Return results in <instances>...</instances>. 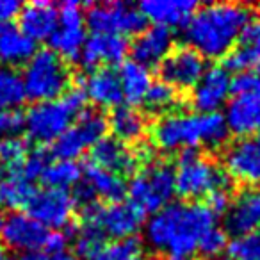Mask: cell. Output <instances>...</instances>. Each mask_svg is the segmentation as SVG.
I'll list each match as a JSON object with an SVG mask.
<instances>
[{"instance_id":"1","label":"cell","mask_w":260,"mask_h":260,"mask_svg":"<svg viewBox=\"0 0 260 260\" xmlns=\"http://www.w3.org/2000/svg\"><path fill=\"white\" fill-rule=\"evenodd\" d=\"M212 228H216V216L203 203L175 202L150 217L146 239L170 258H189Z\"/></svg>"},{"instance_id":"2","label":"cell","mask_w":260,"mask_h":260,"mask_svg":"<svg viewBox=\"0 0 260 260\" xmlns=\"http://www.w3.org/2000/svg\"><path fill=\"white\" fill-rule=\"evenodd\" d=\"M255 20L253 8L232 2L202 6L184 29L187 45L205 59H221L237 45L244 29Z\"/></svg>"},{"instance_id":"3","label":"cell","mask_w":260,"mask_h":260,"mask_svg":"<svg viewBox=\"0 0 260 260\" xmlns=\"http://www.w3.org/2000/svg\"><path fill=\"white\" fill-rule=\"evenodd\" d=\"M230 130L219 112L210 114H184V112H164L152 125V141L155 146L175 152L184 148L207 146L219 150L226 145Z\"/></svg>"},{"instance_id":"4","label":"cell","mask_w":260,"mask_h":260,"mask_svg":"<svg viewBox=\"0 0 260 260\" xmlns=\"http://www.w3.org/2000/svg\"><path fill=\"white\" fill-rule=\"evenodd\" d=\"M234 180L226 170L219 168L198 148L178 152L175 168V194L182 202H198L214 191H232Z\"/></svg>"},{"instance_id":"5","label":"cell","mask_w":260,"mask_h":260,"mask_svg":"<svg viewBox=\"0 0 260 260\" xmlns=\"http://www.w3.org/2000/svg\"><path fill=\"white\" fill-rule=\"evenodd\" d=\"M86 102L87 96L82 87H72L57 100L30 105L23 114L27 139L40 146L54 143L75 123L79 112L86 107Z\"/></svg>"},{"instance_id":"6","label":"cell","mask_w":260,"mask_h":260,"mask_svg":"<svg viewBox=\"0 0 260 260\" xmlns=\"http://www.w3.org/2000/svg\"><path fill=\"white\" fill-rule=\"evenodd\" d=\"M22 80L25 96L34 104H40L57 100L68 93L73 75L70 62H66L50 48H41L25 64Z\"/></svg>"},{"instance_id":"7","label":"cell","mask_w":260,"mask_h":260,"mask_svg":"<svg viewBox=\"0 0 260 260\" xmlns=\"http://www.w3.org/2000/svg\"><path fill=\"white\" fill-rule=\"evenodd\" d=\"M128 203L143 214H155L166 205L175 194V168L166 160L150 162L143 170L136 171L126 185Z\"/></svg>"},{"instance_id":"8","label":"cell","mask_w":260,"mask_h":260,"mask_svg":"<svg viewBox=\"0 0 260 260\" xmlns=\"http://www.w3.org/2000/svg\"><path fill=\"white\" fill-rule=\"evenodd\" d=\"M146 216L136 209L132 203H104L94 202L84 207L80 212V226H93L104 234V237H111L112 241L126 239L136 235L141 230Z\"/></svg>"},{"instance_id":"9","label":"cell","mask_w":260,"mask_h":260,"mask_svg":"<svg viewBox=\"0 0 260 260\" xmlns=\"http://www.w3.org/2000/svg\"><path fill=\"white\" fill-rule=\"evenodd\" d=\"M105 132H107V116L100 109L86 105L79 112L75 123L54 141L50 153L59 160H75L94 143L105 138Z\"/></svg>"},{"instance_id":"10","label":"cell","mask_w":260,"mask_h":260,"mask_svg":"<svg viewBox=\"0 0 260 260\" xmlns=\"http://www.w3.org/2000/svg\"><path fill=\"white\" fill-rule=\"evenodd\" d=\"M86 23L93 34H119L125 38L138 36L148 23L139 8L123 2L86 4Z\"/></svg>"},{"instance_id":"11","label":"cell","mask_w":260,"mask_h":260,"mask_svg":"<svg viewBox=\"0 0 260 260\" xmlns=\"http://www.w3.org/2000/svg\"><path fill=\"white\" fill-rule=\"evenodd\" d=\"M207 72V62L202 54L189 45H177L157 66L159 80L170 84L177 91L194 87Z\"/></svg>"},{"instance_id":"12","label":"cell","mask_w":260,"mask_h":260,"mask_svg":"<svg viewBox=\"0 0 260 260\" xmlns=\"http://www.w3.org/2000/svg\"><path fill=\"white\" fill-rule=\"evenodd\" d=\"M224 170L234 182L248 187L260 185V130L224 148Z\"/></svg>"},{"instance_id":"13","label":"cell","mask_w":260,"mask_h":260,"mask_svg":"<svg viewBox=\"0 0 260 260\" xmlns=\"http://www.w3.org/2000/svg\"><path fill=\"white\" fill-rule=\"evenodd\" d=\"M73 209H75V203L68 191L45 187L41 191H36V194L32 196L27 207V214L45 228L61 230L72 221Z\"/></svg>"},{"instance_id":"14","label":"cell","mask_w":260,"mask_h":260,"mask_svg":"<svg viewBox=\"0 0 260 260\" xmlns=\"http://www.w3.org/2000/svg\"><path fill=\"white\" fill-rule=\"evenodd\" d=\"M130 52V45L125 36L119 34H91L86 38L82 50H80V64L87 70H96L102 66L121 64L126 54Z\"/></svg>"},{"instance_id":"15","label":"cell","mask_w":260,"mask_h":260,"mask_svg":"<svg viewBox=\"0 0 260 260\" xmlns=\"http://www.w3.org/2000/svg\"><path fill=\"white\" fill-rule=\"evenodd\" d=\"M2 244L23 253L41 251L47 241L48 230L34 217L23 212L9 214L2 226Z\"/></svg>"},{"instance_id":"16","label":"cell","mask_w":260,"mask_h":260,"mask_svg":"<svg viewBox=\"0 0 260 260\" xmlns=\"http://www.w3.org/2000/svg\"><path fill=\"white\" fill-rule=\"evenodd\" d=\"M89 162L94 166L116 173L119 177H134L136 170L141 166L134 153V148H128L125 143L116 138H102L89 148Z\"/></svg>"},{"instance_id":"17","label":"cell","mask_w":260,"mask_h":260,"mask_svg":"<svg viewBox=\"0 0 260 260\" xmlns=\"http://www.w3.org/2000/svg\"><path fill=\"white\" fill-rule=\"evenodd\" d=\"M230 73L221 66L209 68L200 82L192 87L191 105L200 114H210L217 112V109L226 102L230 94Z\"/></svg>"},{"instance_id":"18","label":"cell","mask_w":260,"mask_h":260,"mask_svg":"<svg viewBox=\"0 0 260 260\" xmlns=\"http://www.w3.org/2000/svg\"><path fill=\"white\" fill-rule=\"evenodd\" d=\"M224 121L230 132L239 138L251 136L260 130V84L251 91L234 94L226 105Z\"/></svg>"},{"instance_id":"19","label":"cell","mask_w":260,"mask_h":260,"mask_svg":"<svg viewBox=\"0 0 260 260\" xmlns=\"http://www.w3.org/2000/svg\"><path fill=\"white\" fill-rule=\"evenodd\" d=\"M175 38L171 29L160 25L146 27L141 34L134 38L130 45V54L132 61L139 62L145 68H157L164 57L173 50Z\"/></svg>"},{"instance_id":"20","label":"cell","mask_w":260,"mask_h":260,"mask_svg":"<svg viewBox=\"0 0 260 260\" xmlns=\"http://www.w3.org/2000/svg\"><path fill=\"white\" fill-rule=\"evenodd\" d=\"M260 226V189H246L239 192L237 198L232 202L226 216L224 228L226 235L244 237L255 232Z\"/></svg>"},{"instance_id":"21","label":"cell","mask_w":260,"mask_h":260,"mask_svg":"<svg viewBox=\"0 0 260 260\" xmlns=\"http://www.w3.org/2000/svg\"><path fill=\"white\" fill-rule=\"evenodd\" d=\"M77 82L93 104L111 109L121 105V84H119L118 72L114 68L102 66V68L93 70L87 77H77Z\"/></svg>"},{"instance_id":"22","label":"cell","mask_w":260,"mask_h":260,"mask_svg":"<svg viewBox=\"0 0 260 260\" xmlns=\"http://www.w3.org/2000/svg\"><path fill=\"white\" fill-rule=\"evenodd\" d=\"M20 18V30L27 38L38 43V41L50 40L52 34L59 27V11L52 2L36 0L22 8L18 15Z\"/></svg>"},{"instance_id":"23","label":"cell","mask_w":260,"mask_h":260,"mask_svg":"<svg viewBox=\"0 0 260 260\" xmlns=\"http://www.w3.org/2000/svg\"><path fill=\"white\" fill-rule=\"evenodd\" d=\"M198 8L194 0H146L139 4V11L146 20L166 29L185 27Z\"/></svg>"},{"instance_id":"24","label":"cell","mask_w":260,"mask_h":260,"mask_svg":"<svg viewBox=\"0 0 260 260\" xmlns=\"http://www.w3.org/2000/svg\"><path fill=\"white\" fill-rule=\"evenodd\" d=\"M36 52L38 45L18 25L13 22L0 25V66L13 70L15 66H25Z\"/></svg>"},{"instance_id":"25","label":"cell","mask_w":260,"mask_h":260,"mask_svg":"<svg viewBox=\"0 0 260 260\" xmlns=\"http://www.w3.org/2000/svg\"><path fill=\"white\" fill-rule=\"evenodd\" d=\"M119 84H121V93L123 100L130 105H141L145 102V96L148 93L150 86H152V73L148 68H145L139 62L126 59L119 64Z\"/></svg>"},{"instance_id":"26","label":"cell","mask_w":260,"mask_h":260,"mask_svg":"<svg viewBox=\"0 0 260 260\" xmlns=\"http://www.w3.org/2000/svg\"><path fill=\"white\" fill-rule=\"evenodd\" d=\"M107 128L112 130V138L121 143H139L146 132V118L130 105L111 109L107 116Z\"/></svg>"},{"instance_id":"27","label":"cell","mask_w":260,"mask_h":260,"mask_svg":"<svg viewBox=\"0 0 260 260\" xmlns=\"http://www.w3.org/2000/svg\"><path fill=\"white\" fill-rule=\"evenodd\" d=\"M82 173L96 198H102L104 203H119L126 196V184L119 175L102 170L89 160L82 164Z\"/></svg>"},{"instance_id":"28","label":"cell","mask_w":260,"mask_h":260,"mask_svg":"<svg viewBox=\"0 0 260 260\" xmlns=\"http://www.w3.org/2000/svg\"><path fill=\"white\" fill-rule=\"evenodd\" d=\"M48 43H50V50L61 55L66 62L77 61L86 43V29L84 25H59Z\"/></svg>"},{"instance_id":"29","label":"cell","mask_w":260,"mask_h":260,"mask_svg":"<svg viewBox=\"0 0 260 260\" xmlns=\"http://www.w3.org/2000/svg\"><path fill=\"white\" fill-rule=\"evenodd\" d=\"M87 260H146L145 244L138 235L119 241H107Z\"/></svg>"},{"instance_id":"30","label":"cell","mask_w":260,"mask_h":260,"mask_svg":"<svg viewBox=\"0 0 260 260\" xmlns=\"http://www.w3.org/2000/svg\"><path fill=\"white\" fill-rule=\"evenodd\" d=\"M38 189L20 177H6L0 182V209H27Z\"/></svg>"},{"instance_id":"31","label":"cell","mask_w":260,"mask_h":260,"mask_svg":"<svg viewBox=\"0 0 260 260\" xmlns=\"http://www.w3.org/2000/svg\"><path fill=\"white\" fill-rule=\"evenodd\" d=\"M82 178V166L75 160H54L47 166L41 175V180L50 189H64L75 187Z\"/></svg>"},{"instance_id":"32","label":"cell","mask_w":260,"mask_h":260,"mask_svg":"<svg viewBox=\"0 0 260 260\" xmlns=\"http://www.w3.org/2000/svg\"><path fill=\"white\" fill-rule=\"evenodd\" d=\"M27 100L23 80L13 68L0 66V107L16 109Z\"/></svg>"},{"instance_id":"33","label":"cell","mask_w":260,"mask_h":260,"mask_svg":"<svg viewBox=\"0 0 260 260\" xmlns=\"http://www.w3.org/2000/svg\"><path fill=\"white\" fill-rule=\"evenodd\" d=\"M29 143L20 136L0 139V164L8 170L9 177H16L29 153Z\"/></svg>"},{"instance_id":"34","label":"cell","mask_w":260,"mask_h":260,"mask_svg":"<svg viewBox=\"0 0 260 260\" xmlns=\"http://www.w3.org/2000/svg\"><path fill=\"white\" fill-rule=\"evenodd\" d=\"M180 100H182L180 91H177L175 87H171L170 84L162 82V80H155V82H152V86H150L143 104L152 112H155V111L164 112V111H168V109L177 107V105L180 104Z\"/></svg>"},{"instance_id":"35","label":"cell","mask_w":260,"mask_h":260,"mask_svg":"<svg viewBox=\"0 0 260 260\" xmlns=\"http://www.w3.org/2000/svg\"><path fill=\"white\" fill-rule=\"evenodd\" d=\"M50 150H47L45 146H38L32 152L27 153L25 160H23L22 168H20L18 175L16 177L23 178V180L30 182L32 184L36 178H41L43 171L47 170V166L52 162L50 160Z\"/></svg>"},{"instance_id":"36","label":"cell","mask_w":260,"mask_h":260,"mask_svg":"<svg viewBox=\"0 0 260 260\" xmlns=\"http://www.w3.org/2000/svg\"><path fill=\"white\" fill-rule=\"evenodd\" d=\"M226 249L234 260H260V226L244 237L234 239Z\"/></svg>"},{"instance_id":"37","label":"cell","mask_w":260,"mask_h":260,"mask_svg":"<svg viewBox=\"0 0 260 260\" xmlns=\"http://www.w3.org/2000/svg\"><path fill=\"white\" fill-rule=\"evenodd\" d=\"M228 248V235L221 228H212L210 232H207L203 235V239L200 241L198 251L203 255V258L209 260L212 256H217Z\"/></svg>"},{"instance_id":"38","label":"cell","mask_w":260,"mask_h":260,"mask_svg":"<svg viewBox=\"0 0 260 260\" xmlns=\"http://www.w3.org/2000/svg\"><path fill=\"white\" fill-rule=\"evenodd\" d=\"M25 126V116L18 109L0 107V139L18 136Z\"/></svg>"},{"instance_id":"39","label":"cell","mask_w":260,"mask_h":260,"mask_svg":"<svg viewBox=\"0 0 260 260\" xmlns=\"http://www.w3.org/2000/svg\"><path fill=\"white\" fill-rule=\"evenodd\" d=\"M237 43L244 45V47L248 48L253 57V70H255L256 73H260V18L258 20L255 18L246 27L241 40H239Z\"/></svg>"},{"instance_id":"40","label":"cell","mask_w":260,"mask_h":260,"mask_svg":"<svg viewBox=\"0 0 260 260\" xmlns=\"http://www.w3.org/2000/svg\"><path fill=\"white\" fill-rule=\"evenodd\" d=\"M260 84V73L256 72H241L230 80V93L242 94L251 91Z\"/></svg>"},{"instance_id":"41","label":"cell","mask_w":260,"mask_h":260,"mask_svg":"<svg viewBox=\"0 0 260 260\" xmlns=\"http://www.w3.org/2000/svg\"><path fill=\"white\" fill-rule=\"evenodd\" d=\"M203 205H205L216 217L223 216V214H226L228 209H230L232 196H230V192H228V191H214V192H210V194L207 196L205 202H203Z\"/></svg>"},{"instance_id":"42","label":"cell","mask_w":260,"mask_h":260,"mask_svg":"<svg viewBox=\"0 0 260 260\" xmlns=\"http://www.w3.org/2000/svg\"><path fill=\"white\" fill-rule=\"evenodd\" d=\"M72 198H73V203L79 207H87L91 205V203L98 202L96 200V194H94V191L91 189V185L87 184L86 180L84 182H79V184L73 187V192H72Z\"/></svg>"},{"instance_id":"43","label":"cell","mask_w":260,"mask_h":260,"mask_svg":"<svg viewBox=\"0 0 260 260\" xmlns=\"http://www.w3.org/2000/svg\"><path fill=\"white\" fill-rule=\"evenodd\" d=\"M66 246H68V239L62 234L61 230L55 232H48L47 241H45V253L48 255H55V253H62L66 251Z\"/></svg>"},{"instance_id":"44","label":"cell","mask_w":260,"mask_h":260,"mask_svg":"<svg viewBox=\"0 0 260 260\" xmlns=\"http://www.w3.org/2000/svg\"><path fill=\"white\" fill-rule=\"evenodd\" d=\"M23 4L18 0H0V25L11 23L20 15Z\"/></svg>"},{"instance_id":"45","label":"cell","mask_w":260,"mask_h":260,"mask_svg":"<svg viewBox=\"0 0 260 260\" xmlns=\"http://www.w3.org/2000/svg\"><path fill=\"white\" fill-rule=\"evenodd\" d=\"M20 260H79L77 255L70 251H62V253H55V255H48L45 251H30V253H23L20 256Z\"/></svg>"},{"instance_id":"46","label":"cell","mask_w":260,"mask_h":260,"mask_svg":"<svg viewBox=\"0 0 260 260\" xmlns=\"http://www.w3.org/2000/svg\"><path fill=\"white\" fill-rule=\"evenodd\" d=\"M6 246L2 244V242H0V260H6Z\"/></svg>"},{"instance_id":"47","label":"cell","mask_w":260,"mask_h":260,"mask_svg":"<svg viewBox=\"0 0 260 260\" xmlns=\"http://www.w3.org/2000/svg\"><path fill=\"white\" fill-rule=\"evenodd\" d=\"M6 175H8V170H6V168L2 166V164H0V182L4 180V178H6Z\"/></svg>"},{"instance_id":"48","label":"cell","mask_w":260,"mask_h":260,"mask_svg":"<svg viewBox=\"0 0 260 260\" xmlns=\"http://www.w3.org/2000/svg\"><path fill=\"white\" fill-rule=\"evenodd\" d=\"M170 260H205V258H192V256H189V258H170Z\"/></svg>"},{"instance_id":"49","label":"cell","mask_w":260,"mask_h":260,"mask_svg":"<svg viewBox=\"0 0 260 260\" xmlns=\"http://www.w3.org/2000/svg\"><path fill=\"white\" fill-rule=\"evenodd\" d=\"M2 226H4V217H2V214H0V232H2Z\"/></svg>"},{"instance_id":"50","label":"cell","mask_w":260,"mask_h":260,"mask_svg":"<svg viewBox=\"0 0 260 260\" xmlns=\"http://www.w3.org/2000/svg\"><path fill=\"white\" fill-rule=\"evenodd\" d=\"M6 260H16V258H13V256H6Z\"/></svg>"},{"instance_id":"51","label":"cell","mask_w":260,"mask_h":260,"mask_svg":"<svg viewBox=\"0 0 260 260\" xmlns=\"http://www.w3.org/2000/svg\"><path fill=\"white\" fill-rule=\"evenodd\" d=\"M223 260H234V258H230V256H224V258Z\"/></svg>"}]
</instances>
